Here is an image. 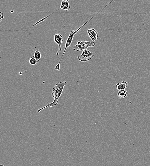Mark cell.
Wrapping results in <instances>:
<instances>
[{
	"instance_id": "obj_5",
	"label": "cell",
	"mask_w": 150,
	"mask_h": 166,
	"mask_svg": "<svg viewBox=\"0 0 150 166\" xmlns=\"http://www.w3.org/2000/svg\"><path fill=\"white\" fill-rule=\"evenodd\" d=\"M87 32L89 37L93 42H95L98 40L99 34L98 32L94 28H88Z\"/></svg>"
},
{
	"instance_id": "obj_3",
	"label": "cell",
	"mask_w": 150,
	"mask_h": 166,
	"mask_svg": "<svg viewBox=\"0 0 150 166\" xmlns=\"http://www.w3.org/2000/svg\"><path fill=\"white\" fill-rule=\"evenodd\" d=\"M96 45L95 42H88L83 41L78 42L77 44L74 46L73 49L74 50L79 51L85 49H88L89 47H93Z\"/></svg>"
},
{
	"instance_id": "obj_15",
	"label": "cell",
	"mask_w": 150,
	"mask_h": 166,
	"mask_svg": "<svg viewBox=\"0 0 150 166\" xmlns=\"http://www.w3.org/2000/svg\"><path fill=\"white\" fill-rule=\"evenodd\" d=\"M19 74H20V75H22V73H20Z\"/></svg>"
},
{
	"instance_id": "obj_1",
	"label": "cell",
	"mask_w": 150,
	"mask_h": 166,
	"mask_svg": "<svg viewBox=\"0 0 150 166\" xmlns=\"http://www.w3.org/2000/svg\"><path fill=\"white\" fill-rule=\"evenodd\" d=\"M67 83L66 81L63 82H60L57 83L52 88V92L51 94L54 98L53 101L50 104H48L45 107L38 110L37 113H40L46 108L53 107L57 105L59 103V98L62 94L64 87L67 85Z\"/></svg>"
},
{
	"instance_id": "obj_2",
	"label": "cell",
	"mask_w": 150,
	"mask_h": 166,
	"mask_svg": "<svg viewBox=\"0 0 150 166\" xmlns=\"http://www.w3.org/2000/svg\"><path fill=\"white\" fill-rule=\"evenodd\" d=\"M97 13L96 15H95L93 17H92L91 19L88 20V21H87L86 23H85V24L83 25L81 27H80L78 29H77V30H76V31L73 30V31H70L69 36L68 37V39H67V40H66V41L64 51H63L62 57H61V59H60V61L59 62V63H60V62H61V60H62L63 57L64 55L65 52L67 48L69 47L70 46V45H71L73 40L74 37V36L75 35L78 31H80L81 29L86 24H87V23H88V22H89L91 20H92L94 17H95L96 15H97Z\"/></svg>"
},
{
	"instance_id": "obj_11",
	"label": "cell",
	"mask_w": 150,
	"mask_h": 166,
	"mask_svg": "<svg viewBox=\"0 0 150 166\" xmlns=\"http://www.w3.org/2000/svg\"><path fill=\"white\" fill-rule=\"evenodd\" d=\"M29 63L32 65H34L37 63L36 59L34 56L31 57L29 60Z\"/></svg>"
},
{
	"instance_id": "obj_12",
	"label": "cell",
	"mask_w": 150,
	"mask_h": 166,
	"mask_svg": "<svg viewBox=\"0 0 150 166\" xmlns=\"http://www.w3.org/2000/svg\"><path fill=\"white\" fill-rule=\"evenodd\" d=\"M60 64L58 63V64L56 66L55 68V70H58V71H60Z\"/></svg>"
},
{
	"instance_id": "obj_4",
	"label": "cell",
	"mask_w": 150,
	"mask_h": 166,
	"mask_svg": "<svg viewBox=\"0 0 150 166\" xmlns=\"http://www.w3.org/2000/svg\"><path fill=\"white\" fill-rule=\"evenodd\" d=\"M95 56L94 52H91L88 49L83 50L81 54L78 56V60L83 62H87L94 58Z\"/></svg>"
},
{
	"instance_id": "obj_6",
	"label": "cell",
	"mask_w": 150,
	"mask_h": 166,
	"mask_svg": "<svg viewBox=\"0 0 150 166\" xmlns=\"http://www.w3.org/2000/svg\"><path fill=\"white\" fill-rule=\"evenodd\" d=\"M53 40L58 45V46H59V48H58L59 51L61 52L62 51L61 47V44L63 42V37L60 33L56 34L54 35V37Z\"/></svg>"
},
{
	"instance_id": "obj_8",
	"label": "cell",
	"mask_w": 150,
	"mask_h": 166,
	"mask_svg": "<svg viewBox=\"0 0 150 166\" xmlns=\"http://www.w3.org/2000/svg\"><path fill=\"white\" fill-rule=\"evenodd\" d=\"M128 83L126 82L123 81L120 83H118L116 85V88L119 90L126 89L127 87Z\"/></svg>"
},
{
	"instance_id": "obj_14",
	"label": "cell",
	"mask_w": 150,
	"mask_h": 166,
	"mask_svg": "<svg viewBox=\"0 0 150 166\" xmlns=\"http://www.w3.org/2000/svg\"><path fill=\"white\" fill-rule=\"evenodd\" d=\"M11 13H13V10H11Z\"/></svg>"
},
{
	"instance_id": "obj_13",
	"label": "cell",
	"mask_w": 150,
	"mask_h": 166,
	"mask_svg": "<svg viewBox=\"0 0 150 166\" xmlns=\"http://www.w3.org/2000/svg\"><path fill=\"white\" fill-rule=\"evenodd\" d=\"M3 13H2L1 12H0V21L1 22L2 21V20L4 19V17L3 16Z\"/></svg>"
},
{
	"instance_id": "obj_10",
	"label": "cell",
	"mask_w": 150,
	"mask_h": 166,
	"mask_svg": "<svg viewBox=\"0 0 150 166\" xmlns=\"http://www.w3.org/2000/svg\"><path fill=\"white\" fill-rule=\"evenodd\" d=\"M41 55L40 50L38 49L35 51L34 52V57L36 59L37 63H39L40 61L41 58Z\"/></svg>"
},
{
	"instance_id": "obj_7",
	"label": "cell",
	"mask_w": 150,
	"mask_h": 166,
	"mask_svg": "<svg viewBox=\"0 0 150 166\" xmlns=\"http://www.w3.org/2000/svg\"><path fill=\"white\" fill-rule=\"evenodd\" d=\"M60 8L65 11H69L70 9V5L69 0H62Z\"/></svg>"
},
{
	"instance_id": "obj_9",
	"label": "cell",
	"mask_w": 150,
	"mask_h": 166,
	"mask_svg": "<svg viewBox=\"0 0 150 166\" xmlns=\"http://www.w3.org/2000/svg\"><path fill=\"white\" fill-rule=\"evenodd\" d=\"M127 92L125 89L119 90L117 95L120 98H125L127 96Z\"/></svg>"
}]
</instances>
